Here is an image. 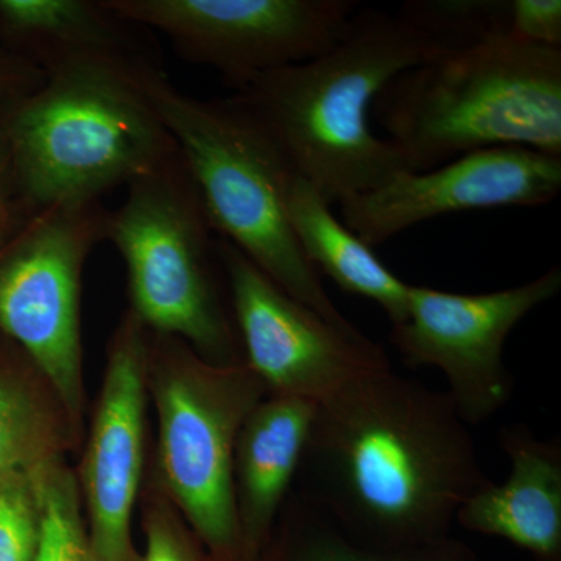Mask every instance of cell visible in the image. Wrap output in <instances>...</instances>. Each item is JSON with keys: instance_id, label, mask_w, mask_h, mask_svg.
<instances>
[{"instance_id": "6da1fadb", "label": "cell", "mask_w": 561, "mask_h": 561, "mask_svg": "<svg viewBox=\"0 0 561 561\" xmlns=\"http://www.w3.org/2000/svg\"><path fill=\"white\" fill-rule=\"evenodd\" d=\"M298 472L302 496L381 549L448 540L461 505L490 482L448 393L391 367L317 405Z\"/></svg>"}, {"instance_id": "7a4b0ae2", "label": "cell", "mask_w": 561, "mask_h": 561, "mask_svg": "<svg viewBox=\"0 0 561 561\" xmlns=\"http://www.w3.org/2000/svg\"><path fill=\"white\" fill-rule=\"evenodd\" d=\"M445 54L400 13L362 9L331 49L264 73L234 98L332 205L409 172L393 144L375 135L373 103L394 77Z\"/></svg>"}, {"instance_id": "3957f363", "label": "cell", "mask_w": 561, "mask_h": 561, "mask_svg": "<svg viewBox=\"0 0 561 561\" xmlns=\"http://www.w3.org/2000/svg\"><path fill=\"white\" fill-rule=\"evenodd\" d=\"M409 172L519 146L561 158V47L493 36L405 70L373 103Z\"/></svg>"}, {"instance_id": "277c9868", "label": "cell", "mask_w": 561, "mask_h": 561, "mask_svg": "<svg viewBox=\"0 0 561 561\" xmlns=\"http://www.w3.org/2000/svg\"><path fill=\"white\" fill-rule=\"evenodd\" d=\"M138 84L175 140L213 231L321 319L357 330L298 245L287 213L295 172L256 117L234 95L192 98L162 69L139 77Z\"/></svg>"}, {"instance_id": "5b68a950", "label": "cell", "mask_w": 561, "mask_h": 561, "mask_svg": "<svg viewBox=\"0 0 561 561\" xmlns=\"http://www.w3.org/2000/svg\"><path fill=\"white\" fill-rule=\"evenodd\" d=\"M138 79L105 68L66 70L0 119L28 216L61 203L102 202L114 187L179 160Z\"/></svg>"}, {"instance_id": "8992f818", "label": "cell", "mask_w": 561, "mask_h": 561, "mask_svg": "<svg viewBox=\"0 0 561 561\" xmlns=\"http://www.w3.org/2000/svg\"><path fill=\"white\" fill-rule=\"evenodd\" d=\"M149 334L154 482L216 561H243L232 463L239 432L267 389L245 360L214 364L180 339Z\"/></svg>"}, {"instance_id": "52a82bcc", "label": "cell", "mask_w": 561, "mask_h": 561, "mask_svg": "<svg viewBox=\"0 0 561 561\" xmlns=\"http://www.w3.org/2000/svg\"><path fill=\"white\" fill-rule=\"evenodd\" d=\"M213 234L181 157L128 184L124 202L106 217L105 242L119 251L128 309L144 327L186 342L214 364H239L241 341L214 276Z\"/></svg>"}, {"instance_id": "ba28073f", "label": "cell", "mask_w": 561, "mask_h": 561, "mask_svg": "<svg viewBox=\"0 0 561 561\" xmlns=\"http://www.w3.org/2000/svg\"><path fill=\"white\" fill-rule=\"evenodd\" d=\"M108 210L102 202L54 205L0 245V334L35 362L81 431V278L105 242Z\"/></svg>"}, {"instance_id": "9c48e42d", "label": "cell", "mask_w": 561, "mask_h": 561, "mask_svg": "<svg viewBox=\"0 0 561 561\" xmlns=\"http://www.w3.org/2000/svg\"><path fill=\"white\" fill-rule=\"evenodd\" d=\"M144 31L160 32L192 65L228 87L323 54L348 33L353 0H105Z\"/></svg>"}, {"instance_id": "30bf717a", "label": "cell", "mask_w": 561, "mask_h": 561, "mask_svg": "<svg viewBox=\"0 0 561 561\" xmlns=\"http://www.w3.org/2000/svg\"><path fill=\"white\" fill-rule=\"evenodd\" d=\"M560 289V267L522 286L486 294L409 286L408 316L391 324L390 342L405 364L430 365L445 375L446 393L468 426L483 423L512 398L515 382L504 346L513 328Z\"/></svg>"}, {"instance_id": "8fae6325", "label": "cell", "mask_w": 561, "mask_h": 561, "mask_svg": "<svg viewBox=\"0 0 561 561\" xmlns=\"http://www.w3.org/2000/svg\"><path fill=\"white\" fill-rule=\"evenodd\" d=\"M216 253L230 287L243 360L268 394L320 405L351 382L390 368L381 345L321 319L231 243L219 239Z\"/></svg>"}, {"instance_id": "7c38bea8", "label": "cell", "mask_w": 561, "mask_h": 561, "mask_svg": "<svg viewBox=\"0 0 561 561\" xmlns=\"http://www.w3.org/2000/svg\"><path fill=\"white\" fill-rule=\"evenodd\" d=\"M149 330L128 309L111 335L77 481L94 561H138L133 513L142 486Z\"/></svg>"}, {"instance_id": "4fadbf2b", "label": "cell", "mask_w": 561, "mask_h": 561, "mask_svg": "<svg viewBox=\"0 0 561 561\" xmlns=\"http://www.w3.org/2000/svg\"><path fill=\"white\" fill-rule=\"evenodd\" d=\"M560 190L561 158L502 146L461 154L431 171L397 173L339 205L343 224L373 249L446 214L546 205Z\"/></svg>"}, {"instance_id": "5bb4252c", "label": "cell", "mask_w": 561, "mask_h": 561, "mask_svg": "<svg viewBox=\"0 0 561 561\" xmlns=\"http://www.w3.org/2000/svg\"><path fill=\"white\" fill-rule=\"evenodd\" d=\"M140 31L105 0H0V47L44 77L105 68L138 79L162 69Z\"/></svg>"}, {"instance_id": "9a60e30c", "label": "cell", "mask_w": 561, "mask_h": 561, "mask_svg": "<svg viewBox=\"0 0 561 561\" xmlns=\"http://www.w3.org/2000/svg\"><path fill=\"white\" fill-rule=\"evenodd\" d=\"M512 470L504 483H486L461 505L456 524L502 538L535 561H561V442L541 440L526 424L500 434Z\"/></svg>"}, {"instance_id": "2e32d148", "label": "cell", "mask_w": 561, "mask_h": 561, "mask_svg": "<svg viewBox=\"0 0 561 561\" xmlns=\"http://www.w3.org/2000/svg\"><path fill=\"white\" fill-rule=\"evenodd\" d=\"M317 405L267 394L239 432L232 463L243 561H256L300 471Z\"/></svg>"}, {"instance_id": "e0dca14e", "label": "cell", "mask_w": 561, "mask_h": 561, "mask_svg": "<svg viewBox=\"0 0 561 561\" xmlns=\"http://www.w3.org/2000/svg\"><path fill=\"white\" fill-rule=\"evenodd\" d=\"M83 431L35 362L0 334V491L35 481Z\"/></svg>"}, {"instance_id": "ac0fdd59", "label": "cell", "mask_w": 561, "mask_h": 561, "mask_svg": "<svg viewBox=\"0 0 561 561\" xmlns=\"http://www.w3.org/2000/svg\"><path fill=\"white\" fill-rule=\"evenodd\" d=\"M287 213L298 245L317 272L330 276L342 290L375 301L391 324L404 321L411 284L398 278L297 173L287 191Z\"/></svg>"}, {"instance_id": "d6986e66", "label": "cell", "mask_w": 561, "mask_h": 561, "mask_svg": "<svg viewBox=\"0 0 561 561\" xmlns=\"http://www.w3.org/2000/svg\"><path fill=\"white\" fill-rule=\"evenodd\" d=\"M256 561H476L457 538L409 549H381L345 534L319 505L289 494Z\"/></svg>"}, {"instance_id": "ffe728a7", "label": "cell", "mask_w": 561, "mask_h": 561, "mask_svg": "<svg viewBox=\"0 0 561 561\" xmlns=\"http://www.w3.org/2000/svg\"><path fill=\"white\" fill-rule=\"evenodd\" d=\"M33 483L39 505L33 561H94L76 472L66 460L55 461Z\"/></svg>"}, {"instance_id": "44dd1931", "label": "cell", "mask_w": 561, "mask_h": 561, "mask_svg": "<svg viewBox=\"0 0 561 561\" xmlns=\"http://www.w3.org/2000/svg\"><path fill=\"white\" fill-rule=\"evenodd\" d=\"M398 13L453 51L508 36L511 0H411Z\"/></svg>"}, {"instance_id": "7402d4cb", "label": "cell", "mask_w": 561, "mask_h": 561, "mask_svg": "<svg viewBox=\"0 0 561 561\" xmlns=\"http://www.w3.org/2000/svg\"><path fill=\"white\" fill-rule=\"evenodd\" d=\"M142 494L146 551L138 561H201L184 529L186 522L154 479Z\"/></svg>"}, {"instance_id": "603a6c76", "label": "cell", "mask_w": 561, "mask_h": 561, "mask_svg": "<svg viewBox=\"0 0 561 561\" xmlns=\"http://www.w3.org/2000/svg\"><path fill=\"white\" fill-rule=\"evenodd\" d=\"M38 531L35 483H20L0 491V561L35 560Z\"/></svg>"}, {"instance_id": "cb8c5ba5", "label": "cell", "mask_w": 561, "mask_h": 561, "mask_svg": "<svg viewBox=\"0 0 561 561\" xmlns=\"http://www.w3.org/2000/svg\"><path fill=\"white\" fill-rule=\"evenodd\" d=\"M508 36L535 46L561 47L560 0H511Z\"/></svg>"}, {"instance_id": "d4e9b609", "label": "cell", "mask_w": 561, "mask_h": 561, "mask_svg": "<svg viewBox=\"0 0 561 561\" xmlns=\"http://www.w3.org/2000/svg\"><path fill=\"white\" fill-rule=\"evenodd\" d=\"M44 80L46 77L35 66L0 47V119L38 90Z\"/></svg>"}, {"instance_id": "484cf974", "label": "cell", "mask_w": 561, "mask_h": 561, "mask_svg": "<svg viewBox=\"0 0 561 561\" xmlns=\"http://www.w3.org/2000/svg\"><path fill=\"white\" fill-rule=\"evenodd\" d=\"M11 161L9 140L0 124V245L28 219Z\"/></svg>"}]
</instances>
